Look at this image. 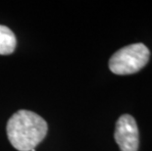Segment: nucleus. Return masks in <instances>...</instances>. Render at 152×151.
<instances>
[{
    "label": "nucleus",
    "instance_id": "obj_1",
    "mask_svg": "<svg viewBox=\"0 0 152 151\" xmlns=\"http://www.w3.org/2000/svg\"><path fill=\"white\" fill-rule=\"evenodd\" d=\"M48 131L46 121L28 110H19L9 119L6 133L15 149L31 151L44 139Z\"/></svg>",
    "mask_w": 152,
    "mask_h": 151
},
{
    "label": "nucleus",
    "instance_id": "obj_4",
    "mask_svg": "<svg viewBox=\"0 0 152 151\" xmlns=\"http://www.w3.org/2000/svg\"><path fill=\"white\" fill-rule=\"evenodd\" d=\"M17 46V38L9 28L0 25V55L12 54Z\"/></svg>",
    "mask_w": 152,
    "mask_h": 151
},
{
    "label": "nucleus",
    "instance_id": "obj_2",
    "mask_svg": "<svg viewBox=\"0 0 152 151\" xmlns=\"http://www.w3.org/2000/svg\"><path fill=\"white\" fill-rule=\"evenodd\" d=\"M150 51L143 43H134L119 49L109 60V69L116 75H132L149 61Z\"/></svg>",
    "mask_w": 152,
    "mask_h": 151
},
{
    "label": "nucleus",
    "instance_id": "obj_3",
    "mask_svg": "<svg viewBox=\"0 0 152 151\" xmlns=\"http://www.w3.org/2000/svg\"><path fill=\"white\" fill-rule=\"evenodd\" d=\"M114 137L121 151H137L140 133L134 118L129 114L122 115L116 123Z\"/></svg>",
    "mask_w": 152,
    "mask_h": 151
}]
</instances>
